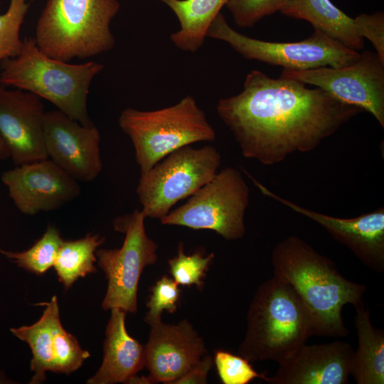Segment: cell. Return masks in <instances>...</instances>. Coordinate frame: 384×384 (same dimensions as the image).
I'll return each instance as SVG.
<instances>
[{
    "instance_id": "obj_4",
    "label": "cell",
    "mask_w": 384,
    "mask_h": 384,
    "mask_svg": "<svg viewBox=\"0 0 384 384\" xmlns=\"http://www.w3.org/2000/svg\"><path fill=\"white\" fill-rule=\"evenodd\" d=\"M314 336L310 316L292 286L273 275L257 289L238 353L250 362L278 363Z\"/></svg>"
},
{
    "instance_id": "obj_6",
    "label": "cell",
    "mask_w": 384,
    "mask_h": 384,
    "mask_svg": "<svg viewBox=\"0 0 384 384\" xmlns=\"http://www.w3.org/2000/svg\"><path fill=\"white\" fill-rule=\"evenodd\" d=\"M118 122L132 141L141 174L181 147L216 139L215 131L191 95L156 110L127 107Z\"/></svg>"
},
{
    "instance_id": "obj_12",
    "label": "cell",
    "mask_w": 384,
    "mask_h": 384,
    "mask_svg": "<svg viewBox=\"0 0 384 384\" xmlns=\"http://www.w3.org/2000/svg\"><path fill=\"white\" fill-rule=\"evenodd\" d=\"M44 146L48 158L78 181H94L102 170L100 134L58 110L46 112Z\"/></svg>"
},
{
    "instance_id": "obj_20",
    "label": "cell",
    "mask_w": 384,
    "mask_h": 384,
    "mask_svg": "<svg viewBox=\"0 0 384 384\" xmlns=\"http://www.w3.org/2000/svg\"><path fill=\"white\" fill-rule=\"evenodd\" d=\"M176 16L180 29L170 35L174 46L195 53L204 44L211 23L229 0H158Z\"/></svg>"
},
{
    "instance_id": "obj_26",
    "label": "cell",
    "mask_w": 384,
    "mask_h": 384,
    "mask_svg": "<svg viewBox=\"0 0 384 384\" xmlns=\"http://www.w3.org/2000/svg\"><path fill=\"white\" fill-rule=\"evenodd\" d=\"M53 341V372L68 375L90 357V353L80 347L77 338L64 329L60 317L54 322Z\"/></svg>"
},
{
    "instance_id": "obj_8",
    "label": "cell",
    "mask_w": 384,
    "mask_h": 384,
    "mask_svg": "<svg viewBox=\"0 0 384 384\" xmlns=\"http://www.w3.org/2000/svg\"><path fill=\"white\" fill-rule=\"evenodd\" d=\"M207 37L228 43L247 60L282 66L285 70L341 68L352 64L360 56L358 51L315 29L311 36L299 42H268L252 38L231 28L222 13L211 23Z\"/></svg>"
},
{
    "instance_id": "obj_32",
    "label": "cell",
    "mask_w": 384,
    "mask_h": 384,
    "mask_svg": "<svg viewBox=\"0 0 384 384\" xmlns=\"http://www.w3.org/2000/svg\"><path fill=\"white\" fill-rule=\"evenodd\" d=\"M213 364V358L211 356L206 353L185 374L174 381L173 384L207 383L208 374L211 369Z\"/></svg>"
},
{
    "instance_id": "obj_2",
    "label": "cell",
    "mask_w": 384,
    "mask_h": 384,
    "mask_svg": "<svg viewBox=\"0 0 384 384\" xmlns=\"http://www.w3.org/2000/svg\"><path fill=\"white\" fill-rule=\"evenodd\" d=\"M274 275L289 282L310 316L314 336L346 337L342 309L363 303L366 287L351 282L329 258L297 236L279 242L272 251Z\"/></svg>"
},
{
    "instance_id": "obj_18",
    "label": "cell",
    "mask_w": 384,
    "mask_h": 384,
    "mask_svg": "<svg viewBox=\"0 0 384 384\" xmlns=\"http://www.w3.org/2000/svg\"><path fill=\"white\" fill-rule=\"evenodd\" d=\"M104 343V357L88 384L131 383L145 366V347L131 337L125 327L126 311L112 308Z\"/></svg>"
},
{
    "instance_id": "obj_25",
    "label": "cell",
    "mask_w": 384,
    "mask_h": 384,
    "mask_svg": "<svg viewBox=\"0 0 384 384\" xmlns=\"http://www.w3.org/2000/svg\"><path fill=\"white\" fill-rule=\"evenodd\" d=\"M214 257L213 252L205 255L203 251L200 250L186 255L183 244L180 242L177 255L168 260L169 272L178 284L188 287L196 285L202 289L204 286L203 279Z\"/></svg>"
},
{
    "instance_id": "obj_30",
    "label": "cell",
    "mask_w": 384,
    "mask_h": 384,
    "mask_svg": "<svg viewBox=\"0 0 384 384\" xmlns=\"http://www.w3.org/2000/svg\"><path fill=\"white\" fill-rule=\"evenodd\" d=\"M284 0H229L225 6L240 28H250L279 9Z\"/></svg>"
},
{
    "instance_id": "obj_28",
    "label": "cell",
    "mask_w": 384,
    "mask_h": 384,
    "mask_svg": "<svg viewBox=\"0 0 384 384\" xmlns=\"http://www.w3.org/2000/svg\"><path fill=\"white\" fill-rule=\"evenodd\" d=\"M213 362L223 384H247L255 378L265 380L267 377L256 372L247 359L229 351H215Z\"/></svg>"
},
{
    "instance_id": "obj_9",
    "label": "cell",
    "mask_w": 384,
    "mask_h": 384,
    "mask_svg": "<svg viewBox=\"0 0 384 384\" xmlns=\"http://www.w3.org/2000/svg\"><path fill=\"white\" fill-rule=\"evenodd\" d=\"M249 196L242 174L226 167L160 221L163 225L210 230L225 240H238L245 234V213Z\"/></svg>"
},
{
    "instance_id": "obj_16",
    "label": "cell",
    "mask_w": 384,
    "mask_h": 384,
    "mask_svg": "<svg viewBox=\"0 0 384 384\" xmlns=\"http://www.w3.org/2000/svg\"><path fill=\"white\" fill-rule=\"evenodd\" d=\"M145 366L150 384H173L207 353L203 338L186 319L177 324L161 320L149 324Z\"/></svg>"
},
{
    "instance_id": "obj_5",
    "label": "cell",
    "mask_w": 384,
    "mask_h": 384,
    "mask_svg": "<svg viewBox=\"0 0 384 384\" xmlns=\"http://www.w3.org/2000/svg\"><path fill=\"white\" fill-rule=\"evenodd\" d=\"M119 9L118 0H48L36 23V43L64 62L107 52L115 44L110 23Z\"/></svg>"
},
{
    "instance_id": "obj_27",
    "label": "cell",
    "mask_w": 384,
    "mask_h": 384,
    "mask_svg": "<svg viewBox=\"0 0 384 384\" xmlns=\"http://www.w3.org/2000/svg\"><path fill=\"white\" fill-rule=\"evenodd\" d=\"M30 5L27 0H10L6 11L0 14V63L19 54L20 31Z\"/></svg>"
},
{
    "instance_id": "obj_3",
    "label": "cell",
    "mask_w": 384,
    "mask_h": 384,
    "mask_svg": "<svg viewBox=\"0 0 384 384\" xmlns=\"http://www.w3.org/2000/svg\"><path fill=\"white\" fill-rule=\"evenodd\" d=\"M0 64V85L32 92L81 124H93L87 100L92 80L105 68L102 63L56 60L43 53L34 38L26 37L19 54Z\"/></svg>"
},
{
    "instance_id": "obj_23",
    "label": "cell",
    "mask_w": 384,
    "mask_h": 384,
    "mask_svg": "<svg viewBox=\"0 0 384 384\" xmlns=\"http://www.w3.org/2000/svg\"><path fill=\"white\" fill-rule=\"evenodd\" d=\"M105 240L99 234L88 233L75 240H63L53 267L65 289L71 287L80 277L97 272L96 250Z\"/></svg>"
},
{
    "instance_id": "obj_7",
    "label": "cell",
    "mask_w": 384,
    "mask_h": 384,
    "mask_svg": "<svg viewBox=\"0 0 384 384\" xmlns=\"http://www.w3.org/2000/svg\"><path fill=\"white\" fill-rule=\"evenodd\" d=\"M221 156L206 145L181 147L141 174L137 194L146 218L161 219L179 201L189 198L218 172Z\"/></svg>"
},
{
    "instance_id": "obj_29",
    "label": "cell",
    "mask_w": 384,
    "mask_h": 384,
    "mask_svg": "<svg viewBox=\"0 0 384 384\" xmlns=\"http://www.w3.org/2000/svg\"><path fill=\"white\" fill-rule=\"evenodd\" d=\"M178 285L173 279L164 275L151 288V294L146 304L149 311L144 317L149 325L161 320L163 311L171 314L176 311L181 297Z\"/></svg>"
},
{
    "instance_id": "obj_1",
    "label": "cell",
    "mask_w": 384,
    "mask_h": 384,
    "mask_svg": "<svg viewBox=\"0 0 384 384\" xmlns=\"http://www.w3.org/2000/svg\"><path fill=\"white\" fill-rule=\"evenodd\" d=\"M216 110L242 155L267 166L314 150L363 111L319 87L257 70L247 75L240 93L218 100Z\"/></svg>"
},
{
    "instance_id": "obj_17",
    "label": "cell",
    "mask_w": 384,
    "mask_h": 384,
    "mask_svg": "<svg viewBox=\"0 0 384 384\" xmlns=\"http://www.w3.org/2000/svg\"><path fill=\"white\" fill-rule=\"evenodd\" d=\"M354 350L347 342L306 345V343L279 363L270 384H347Z\"/></svg>"
},
{
    "instance_id": "obj_22",
    "label": "cell",
    "mask_w": 384,
    "mask_h": 384,
    "mask_svg": "<svg viewBox=\"0 0 384 384\" xmlns=\"http://www.w3.org/2000/svg\"><path fill=\"white\" fill-rule=\"evenodd\" d=\"M38 305L46 309L38 321L31 326L11 328V332L20 340L26 342L33 354L31 370L34 372L30 383L39 384L46 380V373L53 371V328L60 317L57 297L54 295L49 302Z\"/></svg>"
},
{
    "instance_id": "obj_21",
    "label": "cell",
    "mask_w": 384,
    "mask_h": 384,
    "mask_svg": "<svg viewBox=\"0 0 384 384\" xmlns=\"http://www.w3.org/2000/svg\"><path fill=\"white\" fill-rule=\"evenodd\" d=\"M355 309L358 347L354 351L351 375L358 384H383L384 331L373 326L363 302Z\"/></svg>"
},
{
    "instance_id": "obj_14",
    "label": "cell",
    "mask_w": 384,
    "mask_h": 384,
    "mask_svg": "<svg viewBox=\"0 0 384 384\" xmlns=\"http://www.w3.org/2000/svg\"><path fill=\"white\" fill-rule=\"evenodd\" d=\"M45 114L38 96L0 85V136L16 166L48 159L43 139Z\"/></svg>"
},
{
    "instance_id": "obj_33",
    "label": "cell",
    "mask_w": 384,
    "mask_h": 384,
    "mask_svg": "<svg viewBox=\"0 0 384 384\" xmlns=\"http://www.w3.org/2000/svg\"><path fill=\"white\" fill-rule=\"evenodd\" d=\"M10 158L9 151L0 136V161Z\"/></svg>"
},
{
    "instance_id": "obj_13",
    "label": "cell",
    "mask_w": 384,
    "mask_h": 384,
    "mask_svg": "<svg viewBox=\"0 0 384 384\" xmlns=\"http://www.w3.org/2000/svg\"><path fill=\"white\" fill-rule=\"evenodd\" d=\"M1 181L17 209L28 215L57 210L81 193L78 181L48 158L16 165Z\"/></svg>"
},
{
    "instance_id": "obj_10",
    "label": "cell",
    "mask_w": 384,
    "mask_h": 384,
    "mask_svg": "<svg viewBox=\"0 0 384 384\" xmlns=\"http://www.w3.org/2000/svg\"><path fill=\"white\" fill-rule=\"evenodd\" d=\"M146 217L141 210L117 218L115 230L125 235L122 246L117 249H99L96 257L107 279V289L102 307L119 308L134 314L137 310L139 281L144 267L158 260L157 244L145 230Z\"/></svg>"
},
{
    "instance_id": "obj_11",
    "label": "cell",
    "mask_w": 384,
    "mask_h": 384,
    "mask_svg": "<svg viewBox=\"0 0 384 384\" xmlns=\"http://www.w3.org/2000/svg\"><path fill=\"white\" fill-rule=\"evenodd\" d=\"M280 77L316 86L370 112L384 127V63L375 53L365 50L356 61L341 68L284 69Z\"/></svg>"
},
{
    "instance_id": "obj_15",
    "label": "cell",
    "mask_w": 384,
    "mask_h": 384,
    "mask_svg": "<svg viewBox=\"0 0 384 384\" xmlns=\"http://www.w3.org/2000/svg\"><path fill=\"white\" fill-rule=\"evenodd\" d=\"M261 192L322 226L373 271H384V208L353 218H341L303 208L270 191L254 180Z\"/></svg>"
},
{
    "instance_id": "obj_19",
    "label": "cell",
    "mask_w": 384,
    "mask_h": 384,
    "mask_svg": "<svg viewBox=\"0 0 384 384\" xmlns=\"http://www.w3.org/2000/svg\"><path fill=\"white\" fill-rule=\"evenodd\" d=\"M279 11L288 17L309 22L315 30L353 50L357 51L364 46L355 19L330 0H284Z\"/></svg>"
},
{
    "instance_id": "obj_24",
    "label": "cell",
    "mask_w": 384,
    "mask_h": 384,
    "mask_svg": "<svg viewBox=\"0 0 384 384\" xmlns=\"http://www.w3.org/2000/svg\"><path fill=\"white\" fill-rule=\"evenodd\" d=\"M63 240L59 230L49 225L43 236L29 249L23 252L0 249V252L18 267L41 275L53 267Z\"/></svg>"
},
{
    "instance_id": "obj_31",
    "label": "cell",
    "mask_w": 384,
    "mask_h": 384,
    "mask_svg": "<svg viewBox=\"0 0 384 384\" xmlns=\"http://www.w3.org/2000/svg\"><path fill=\"white\" fill-rule=\"evenodd\" d=\"M360 36L373 45L380 60L384 63V13L361 14L355 18Z\"/></svg>"
}]
</instances>
